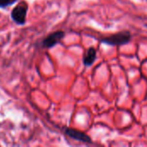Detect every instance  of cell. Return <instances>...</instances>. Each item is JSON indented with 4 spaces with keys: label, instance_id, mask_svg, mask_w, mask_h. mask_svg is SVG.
Masks as SVG:
<instances>
[{
    "label": "cell",
    "instance_id": "1",
    "mask_svg": "<svg viewBox=\"0 0 147 147\" xmlns=\"http://www.w3.org/2000/svg\"><path fill=\"white\" fill-rule=\"evenodd\" d=\"M28 4L26 1H21L11 10L10 17L12 21L17 25H24L27 21Z\"/></svg>",
    "mask_w": 147,
    "mask_h": 147
},
{
    "label": "cell",
    "instance_id": "2",
    "mask_svg": "<svg viewBox=\"0 0 147 147\" xmlns=\"http://www.w3.org/2000/svg\"><path fill=\"white\" fill-rule=\"evenodd\" d=\"M131 34L128 31H123L117 33L115 34L110 35L109 37H105L101 40L102 42H104L108 45H115V46H120V45H125L128 43L131 40Z\"/></svg>",
    "mask_w": 147,
    "mask_h": 147
},
{
    "label": "cell",
    "instance_id": "3",
    "mask_svg": "<svg viewBox=\"0 0 147 147\" xmlns=\"http://www.w3.org/2000/svg\"><path fill=\"white\" fill-rule=\"evenodd\" d=\"M65 32L62 31V30H58V31H55V32H53V33L49 34L40 42L41 47L50 49V48L55 47L65 37Z\"/></svg>",
    "mask_w": 147,
    "mask_h": 147
},
{
    "label": "cell",
    "instance_id": "4",
    "mask_svg": "<svg viewBox=\"0 0 147 147\" xmlns=\"http://www.w3.org/2000/svg\"><path fill=\"white\" fill-rule=\"evenodd\" d=\"M65 134L67 135L68 137H70L71 139H73V140H78V141H81L84 143H88V144L92 143L91 139L87 134H85L80 131H78L76 129L66 127V128H65Z\"/></svg>",
    "mask_w": 147,
    "mask_h": 147
},
{
    "label": "cell",
    "instance_id": "5",
    "mask_svg": "<svg viewBox=\"0 0 147 147\" xmlns=\"http://www.w3.org/2000/svg\"><path fill=\"white\" fill-rule=\"evenodd\" d=\"M96 58V49L93 47H90V49H88V51L86 52L84 57V64L87 66L91 65Z\"/></svg>",
    "mask_w": 147,
    "mask_h": 147
},
{
    "label": "cell",
    "instance_id": "6",
    "mask_svg": "<svg viewBox=\"0 0 147 147\" xmlns=\"http://www.w3.org/2000/svg\"><path fill=\"white\" fill-rule=\"evenodd\" d=\"M18 0H0V8L1 9H6L9 6L13 5Z\"/></svg>",
    "mask_w": 147,
    "mask_h": 147
}]
</instances>
